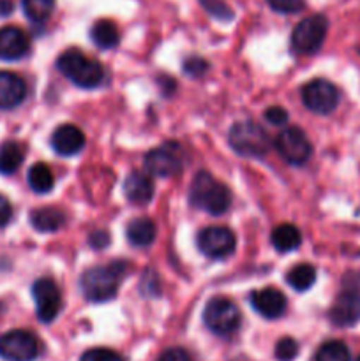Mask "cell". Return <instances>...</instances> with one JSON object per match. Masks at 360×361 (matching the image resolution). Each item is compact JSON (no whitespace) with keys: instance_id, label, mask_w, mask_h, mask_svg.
<instances>
[{"instance_id":"4","label":"cell","mask_w":360,"mask_h":361,"mask_svg":"<svg viewBox=\"0 0 360 361\" xmlns=\"http://www.w3.org/2000/svg\"><path fill=\"white\" fill-rule=\"evenodd\" d=\"M228 141L229 147L242 157L261 159L270 150V140H268L267 130L251 120L236 122L229 130Z\"/></svg>"},{"instance_id":"29","label":"cell","mask_w":360,"mask_h":361,"mask_svg":"<svg viewBox=\"0 0 360 361\" xmlns=\"http://www.w3.org/2000/svg\"><path fill=\"white\" fill-rule=\"evenodd\" d=\"M80 361H126L119 353L112 351V349L106 348H95L88 349L83 356H81Z\"/></svg>"},{"instance_id":"3","label":"cell","mask_w":360,"mask_h":361,"mask_svg":"<svg viewBox=\"0 0 360 361\" xmlns=\"http://www.w3.org/2000/svg\"><path fill=\"white\" fill-rule=\"evenodd\" d=\"M56 69L76 87L95 88L104 80V69L94 59H88L83 51L71 48L56 60Z\"/></svg>"},{"instance_id":"31","label":"cell","mask_w":360,"mask_h":361,"mask_svg":"<svg viewBox=\"0 0 360 361\" xmlns=\"http://www.w3.org/2000/svg\"><path fill=\"white\" fill-rule=\"evenodd\" d=\"M268 6L281 14H295L304 9V0H267Z\"/></svg>"},{"instance_id":"20","label":"cell","mask_w":360,"mask_h":361,"mask_svg":"<svg viewBox=\"0 0 360 361\" xmlns=\"http://www.w3.org/2000/svg\"><path fill=\"white\" fill-rule=\"evenodd\" d=\"M127 240L131 245L134 247H148L154 243L155 235H157V228L155 222L148 217H138L127 224L126 228Z\"/></svg>"},{"instance_id":"28","label":"cell","mask_w":360,"mask_h":361,"mask_svg":"<svg viewBox=\"0 0 360 361\" xmlns=\"http://www.w3.org/2000/svg\"><path fill=\"white\" fill-rule=\"evenodd\" d=\"M299 356V344L293 338L284 337L275 344V358L279 361H293Z\"/></svg>"},{"instance_id":"2","label":"cell","mask_w":360,"mask_h":361,"mask_svg":"<svg viewBox=\"0 0 360 361\" xmlns=\"http://www.w3.org/2000/svg\"><path fill=\"white\" fill-rule=\"evenodd\" d=\"M126 274V263L115 261L108 267L88 268L81 274L80 286L88 302L102 303L113 300L119 291L120 279Z\"/></svg>"},{"instance_id":"27","label":"cell","mask_w":360,"mask_h":361,"mask_svg":"<svg viewBox=\"0 0 360 361\" xmlns=\"http://www.w3.org/2000/svg\"><path fill=\"white\" fill-rule=\"evenodd\" d=\"M316 361H352V355L344 342L328 341L316 351Z\"/></svg>"},{"instance_id":"38","label":"cell","mask_w":360,"mask_h":361,"mask_svg":"<svg viewBox=\"0 0 360 361\" xmlns=\"http://www.w3.org/2000/svg\"><path fill=\"white\" fill-rule=\"evenodd\" d=\"M14 9L13 0H0V18L2 16H9Z\"/></svg>"},{"instance_id":"7","label":"cell","mask_w":360,"mask_h":361,"mask_svg":"<svg viewBox=\"0 0 360 361\" xmlns=\"http://www.w3.org/2000/svg\"><path fill=\"white\" fill-rule=\"evenodd\" d=\"M275 150L292 166L306 164L313 154V145L300 127H286L274 141Z\"/></svg>"},{"instance_id":"9","label":"cell","mask_w":360,"mask_h":361,"mask_svg":"<svg viewBox=\"0 0 360 361\" xmlns=\"http://www.w3.org/2000/svg\"><path fill=\"white\" fill-rule=\"evenodd\" d=\"M32 298L37 319L44 324L53 323L62 310V293L53 279H37L32 286Z\"/></svg>"},{"instance_id":"17","label":"cell","mask_w":360,"mask_h":361,"mask_svg":"<svg viewBox=\"0 0 360 361\" xmlns=\"http://www.w3.org/2000/svg\"><path fill=\"white\" fill-rule=\"evenodd\" d=\"M27 97V85L18 74L0 71V109H14Z\"/></svg>"},{"instance_id":"12","label":"cell","mask_w":360,"mask_h":361,"mask_svg":"<svg viewBox=\"0 0 360 361\" xmlns=\"http://www.w3.org/2000/svg\"><path fill=\"white\" fill-rule=\"evenodd\" d=\"M328 317L339 328L355 326L360 321V289L355 286H344L335 298Z\"/></svg>"},{"instance_id":"10","label":"cell","mask_w":360,"mask_h":361,"mask_svg":"<svg viewBox=\"0 0 360 361\" xmlns=\"http://www.w3.org/2000/svg\"><path fill=\"white\" fill-rule=\"evenodd\" d=\"M39 355V342L32 331L11 330L0 337V358L6 361H34Z\"/></svg>"},{"instance_id":"32","label":"cell","mask_w":360,"mask_h":361,"mask_svg":"<svg viewBox=\"0 0 360 361\" xmlns=\"http://www.w3.org/2000/svg\"><path fill=\"white\" fill-rule=\"evenodd\" d=\"M208 71V62L203 60L201 56H191L184 62V73L191 78H200L203 76Z\"/></svg>"},{"instance_id":"39","label":"cell","mask_w":360,"mask_h":361,"mask_svg":"<svg viewBox=\"0 0 360 361\" xmlns=\"http://www.w3.org/2000/svg\"><path fill=\"white\" fill-rule=\"evenodd\" d=\"M356 361H360V356H359V358H356Z\"/></svg>"},{"instance_id":"8","label":"cell","mask_w":360,"mask_h":361,"mask_svg":"<svg viewBox=\"0 0 360 361\" xmlns=\"http://www.w3.org/2000/svg\"><path fill=\"white\" fill-rule=\"evenodd\" d=\"M198 249L210 259H226L235 252L236 236L224 226H212L198 233Z\"/></svg>"},{"instance_id":"35","label":"cell","mask_w":360,"mask_h":361,"mask_svg":"<svg viewBox=\"0 0 360 361\" xmlns=\"http://www.w3.org/2000/svg\"><path fill=\"white\" fill-rule=\"evenodd\" d=\"M88 243H90V247H94L95 250L106 249V247L109 245V235L106 231H102V229H99V231L90 233Z\"/></svg>"},{"instance_id":"18","label":"cell","mask_w":360,"mask_h":361,"mask_svg":"<svg viewBox=\"0 0 360 361\" xmlns=\"http://www.w3.org/2000/svg\"><path fill=\"white\" fill-rule=\"evenodd\" d=\"M154 180L143 171H133L124 182V194L134 204H147L154 197Z\"/></svg>"},{"instance_id":"1","label":"cell","mask_w":360,"mask_h":361,"mask_svg":"<svg viewBox=\"0 0 360 361\" xmlns=\"http://www.w3.org/2000/svg\"><path fill=\"white\" fill-rule=\"evenodd\" d=\"M189 201L198 210L210 215H222L229 210L233 197L224 183L215 180L210 173L200 171L191 183Z\"/></svg>"},{"instance_id":"30","label":"cell","mask_w":360,"mask_h":361,"mask_svg":"<svg viewBox=\"0 0 360 361\" xmlns=\"http://www.w3.org/2000/svg\"><path fill=\"white\" fill-rule=\"evenodd\" d=\"M201 4L207 9V13H210L217 20H232L233 18V11L222 0H201Z\"/></svg>"},{"instance_id":"15","label":"cell","mask_w":360,"mask_h":361,"mask_svg":"<svg viewBox=\"0 0 360 361\" xmlns=\"http://www.w3.org/2000/svg\"><path fill=\"white\" fill-rule=\"evenodd\" d=\"M52 148L60 157H73L85 148V134L73 123H62L52 134Z\"/></svg>"},{"instance_id":"36","label":"cell","mask_w":360,"mask_h":361,"mask_svg":"<svg viewBox=\"0 0 360 361\" xmlns=\"http://www.w3.org/2000/svg\"><path fill=\"white\" fill-rule=\"evenodd\" d=\"M11 217H13V207H11L9 200L0 196V228L9 224Z\"/></svg>"},{"instance_id":"25","label":"cell","mask_w":360,"mask_h":361,"mask_svg":"<svg viewBox=\"0 0 360 361\" xmlns=\"http://www.w3.org/2000/svg\"><path fill=\"white\" fill-rule=\"evenodd\" d=\"M286 282H288L295 291L304 293L307 291V289L313 288V284L316 282V270H314L313 264L300 263L288 271Z\"/></svg>"},{"instance_id":"23","label":"cell","mask_w":360,"mask_h":361,"mask_svg":"<svg viewBox=\"0 0 360 361\" xmlns=\"http://www.w3.org/2000/svg\"><path fill=\"white\" fill-rule=\"evenodd\" d=\"M28 185L34 192L37 194H48L55 185V178H53L52 169L44 162H35L30 169H28Z\"/></svg>"},{"instance_id":"26","label":"cell","mask_w":360,"mask_h":361,"mask_svg":"<svg viewBox=\"0 0 360 361\" xmlns=\"http://www.w3.org/2000/svg\"><path fill=\"white\" fill-rule=\"evenodd\" d=\"M21 6L32 23H44L55 9V0H21Z\"/></svg>"},{"instance_id":"5","label":"cell","mask_w":360,"mask_h":361,"mask_svg":"<svg viewBox=\"0 0 360 361\" xmlns=\"http://www.w3.org/2000/svg\"><path fill=\"white\" fill-rule=\"evenodd\" d=\"M240 310L232 300L215 296L205 305L203 310V323L212 334L219 337H228L235 334L240 326Z\"/></svg>"},{"instance_id":"33","label":"cell","mask_w":360,"mask_h":361,"mask_svg":"<svg viewBox=\"0 0 360 361\" xmlns=\"http://www.w3.org/2000/svg\"><path fill=\"white\" fill-rule=\"evenodd\" d=\"M265 118L272 126H284L289 116L288 111L284 108H281V106H270V108L265 109Z\"/></svg>"},{"instance_id":"24","label":"cell","mask_w":360,"mask_h":361,"mask_svg":"<svg viewBox=\"0 0 360 361\" xmlns=\"http://www.w3.org/2000/svg\"><path fill=\"white\" fill-rule=\"evenodd\" d=\"M23 162V148L16 141H7L0 147V173L13 175Z\"/></svg>"},{"instance_id":"11","label":"cell","mask_w":360,"mask_h":361,"mask_svg":"<svg viewBox=\"0 0 360 361\" xmlns=\"http://www.w3.org/2000/svg\"><path fill=\"white\" fill-rule=\"evenodd\" d=\"M302 102L316 115H328L337 108L339 92L330 81L318 78L302 87Z\"/></svg>"},{"instance_id":"37","label":"cell","mask_w":360,"mask_h":361,"mask_svg":"<svg viewBox=\"0 0 360 361\" xmlns=\"http://www.w3.org/2000/svg\"><path fill=\"white\" fill-rule=\"evenodd\" d=\"M157 81H159V87L162 88V94H164V95L173 94V90H175V81H173L172 78L161 76Z\"/></svg>"},{"instance_id":"22","label":"cell","mask_w":360,"mask_h":361,"mask_svg":"<svg viewBox=\"0 0 360 361\" xmlns=\"http://www.w3.org/2000/svg\"><path fill=\"white\" fill-rule=\"evenodd\" d=\"M90 39L97 48L112 49L119 44L120 32L119 27L112 20H99L92 25Z\"/></svg>"},{"instance_id":"6","label":"cell","mask_w":360,"mask_h":361,"mask_svg":"<svg viewBox=\"0 0 360 361\" xmlns=\"http://www.w3.org/2000/svg\"><path fill=\"white\" fill-rule=\"evenodd\" d=\"M328 21L323 14H313L300 21L292 32V49L299 55H314L323 46Z\"/></svg>"},{"instance_id":"13","label":"cell","mask_w":360,"mask_h":361,"mask_svg":"<svg viewBox=\"0 0 360 361\" xmlns=\"http://www.w3.org/2000/svg\"><path fill=\"white\" fill-rule=\"evenodd\" d=\"M145 169L147 173L161 178H169L182 171V161H180L179 150L175 145H162L154 148L145 155Z\"/></svg>"},{"instance_id":"16","label":"cell","mask_w":360,"mask_h":361,"mask_svg":"<svg viewBox=\"0 0 360 361\" xmlns=\"http://www.w3.org/2000/svg\"><path fill=\"white\" fill-rule=\"evenodd\" d=\"M30 49V41L27 34L21 28L7 25L0 28V60H13L23 59Z\"/></svg>"},{"instance_id":"34","label":"cell","mask_w":360,"mask_h":361,"mask_svg":"<svg viewBox=\"0 0 360 361\" xmlns=\"http://www.w3.org/2000/svg\"><path fill=\"white\" fill-rule=\"evenodd\" d=\"M157 361H193L191 360L189 353L182 348H172L166 349L161 356H159Z\"/></svg>"},{"instance_id":"19","label":"cell","mask_w":360,"mask_h":361,"mask_svg":"<svg viewBox=\"0 0 360 361\" xmlns=\"http://www.w3.org/2000/svg\"><path fill=\"white\" fill-rule=\"evenodd\" d=\"M30 224L39 233H55L66 224V214L59 208H35L30 214Z\"/></svg>"},{"instance_id":"21","label":"cell","mask_w":360,"mask_h":361,"mask_svg":"<svg viewBox=\"0 0 360 361\" xmlns=\"http://www.w3.org/2000/svg\"><path fill=\"white\" fill-rule=\"evenodd\" d=\"M270 242L274 245V249L281 254H288L292 250L299 249L300 243H302V235H300V229L293 224H279L277 228H274L270 235Z\"/></svg>"},{"instance_id":"14","label":"cell","mask_w":360,"mask_h":361,"mask_svg":"<svg viewBox=\"0 0 360 361\" xmlns=\"http://www.w3.org/2000/svg\"><path fill=\"white\" fill-rule=\"evenodd\" d=\"M251 305L265 319H277L284 314L286 296L275 288H261L251 293Z\"/></svg>"}]
</instances>
